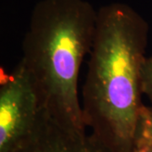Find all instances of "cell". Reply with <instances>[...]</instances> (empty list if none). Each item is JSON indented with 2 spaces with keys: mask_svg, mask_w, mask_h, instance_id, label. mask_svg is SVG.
I'll return each instance as SVG.
<instances>
[{
  "mask_svg": "<svg viewBox=\"0 0 152 152\" xmlns=\"http://www.w3.org/2000/svg\"><path fill=\"white\" fill-rule=\"evenodd\" d=\"M149 26L134 10L115 3L97 11L81 107L86 128L109 152H133L142 103L140 70Z\"/></svg>",
  "mask_w": 152,
  "mask_h": 152,
  "instance_id": "cell-1",
  "label": "cell"
},
{
  "mask_svg": "<svg viewBox=\"0 0 152 152\" xmlns=\"http://www.w3.org/2000/svg\"><path fill=\"white\" fill-rule=\"evenodd\" d=\"M97 12L84 0H42L33 9L22 58L42 108L61 124L86 130L78 81L92 48Z\"/></svg>",
  "mask_w": 152,
  "mask_h": 152,
  "instance_id": "cell-2",
  "label": "cell"
},
{
  "mask_svg": "<svg viewBox=\"0 0 152 152\" xmlns=\"http://www.w3.org/2000/svg\"><path fill=\"white\" fill-rule=\"evenodd\" d=\"M44 109L20 62L0 82V152H15L35 131Z\"/></svg>",
  "mask_w": 152,
  "mask_h": 152,
  "instance_id": "cell-3",
  "label": "cell"
},
{
  "mask_svg": "<svg viewBox=\"0 0 152 152\" xmlns=\"http://www.w3.org/2000/svg\"><path fill=\"white\" fill-rule=\"evenodd\" d=\"M15 152H109L95 134L67 127L45 110L35 131Z\"/></svg>",
  "mask_w": 152,
  "mask_h": 152,
  "instance_id": "cell-4",
  "label": "cell"
},
{
  "mask_svg": "<svg viewBox=\"0 0 152 152\" xmlns=\"http://www.w3.org/2000/svg\"><path fill=\"white\" fill-rule=\"evenodd\" d=\"M142 94H145L151 103L152 107V55L145 57L140 70Z\"/></svg>",
  "mask_w": 152,
  "mask_h": 152,
  "instance_id": "cell-5",
  "label": "cell"
},
{
  "mask_svg": "<svg viewBox=\"0 0 152 152\" xmlns=\"http://www.w3.org/2000/svg\"><path fill=\"white\" fill-rule=\"evenodd\" d=\"M138 134L152 142V107L144 105L140 111Z\"/></svg>",
  "mask_w": 152,
  "mask_h": 152,
  "instance_id": "cell-6",
  "label": "cell"
},
{
  "mask_svg": "<svg viewBox=\"0 0 152 152\" xmlns=\"http://www.w3.org/2000/svg\"><path fill=\"white\" fill-rule=\"evenodd\" d=\"M133 152H152V142L138 134Z\"/></svg>",
  "mask_w": 152,
  "mask_h": 152,
  "instance_id": "cell-7",
  "label": "cell"
}]
</instances>
